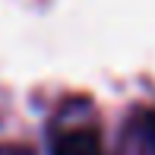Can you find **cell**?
<instances>
[{"instance_id": "6da1fadb", "label": "cell", "mask_w": 155, "mask_h": 155, "mask_svg": "<svg viewBox=\"0 0 155 155\" xmlns=\"http://www.w3.org/2000/svg\"><path fill=\"white\" fill-rule=\"evenodd\" d=\"M51 155H101V143L92 127L63 130L51 139Z\"/></svg>"}, {"instance_id": "7a4b0ae2", "label": "cell", "mask_w": 155, "mask_h": 155, "mask_svg": "<svg viewBox=\"0 0 155 155\" xmlns=\"http://www.w3.org/2000/svg\"><path fill=\"white\" fill-rule=\"evenodd\" d=\"M146 136H149V143L155 146V111L146 114Z\"/></svg>"}]
</instances>
